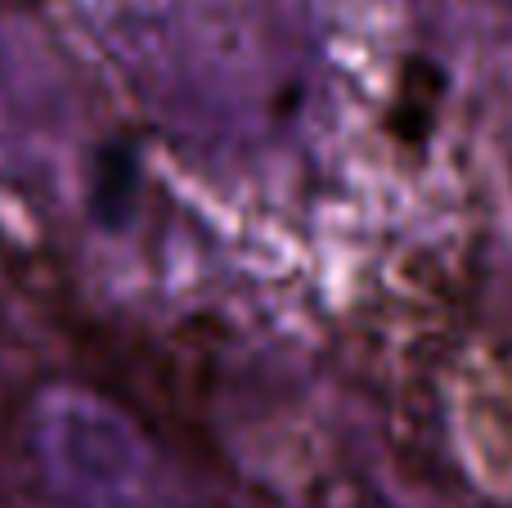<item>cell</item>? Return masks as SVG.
I'll use <instances>...</instances> for the list:
<instances>
[{
	"label": "cell",
	"mask_w": 512,
	"mask_h": 508,
	"mask_svg": "<svg viewBox=\"0 0 512 508\" xmlns=\"http://www.w3.org/2000/svg\"><path fill=\"white\" fill-rule=\"evenodd\" d=\"M32 464L45 508H171L140 428L81 387L36 401Z\"/></svg>",
	"instance_id": "1"
}]
</instances>
